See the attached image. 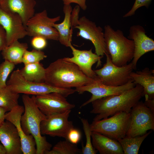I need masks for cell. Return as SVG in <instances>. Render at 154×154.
Returning a JSON list of instances; mask_svg holds the SVG:
<instances>
[{
    "label": "cell",
    "instance_id": "1",
    "mask_svg": "<svg viewBox=\"0 0 154 154\" xmlns=\"http://www.w3.org/2000/svg\"><path fill=\"white\" fill-rule=\"evenodd\" d=\"M99 81L86 76L75 64L58 59L46 68L45 82L58 88L70 89Z\"/></svg>",
    "mask_w": 154,
    "mask_h": 154
},
{
    "label": "cell",
    "instance_id": "2",
    "mask_svg": "<svg viewBox=\"0 0 154 154\" xmlns=\"http://www.w3.org/2000/svg\"><path fill=\"white\" fill-rule=\"evenodd\" d=\"M142 86L136 84L133 88L118 95L103 97L91 103V114H96V121L106 118L121 112H130L132 108L143 96Z\"/></svg>",
    "mask_w": 154,
    "mask_h": 154
},
{
    "label": "cell",
    "instance_id": "3",
    "mask_svg": "<svg viewBox=\"0 0 154 154\" xmlns=\"http://www.w3.org/2000/svg\"><path fill=\"white\" fill-rule=\"evenodd\" d=\"M34 97L35 95L31 97L26 94L22 96L25 110L21 117V125L26 135H31L34 138L36 142V154H44L51 149L52 145L41 134L40 123L47 116L38 108Z\"/></svg>",
    "mask_w": 154,
    "mask_h": 154
},
{
    "label": "cell",
    "instance_id": "4",
    "mask_svg": "<svg viewBox=\"0 0 154 154\" xmlns=\"http://www.w3.org/2000/svg\"><path fill=\"white\" fill-rule=\"evenodd\" d=\"M104 38L107 54L115 65H125L133 58V41L125 37L121 30H115L110 25L104 27Z\"/></svg>",
    "mask_w": 154,
    "mask_h": 154
},
{
    "label": "cell",
    "instance_id": "5",
    "mask_svg": "<svg viewBox=\"0 0 154 154\" xmlns=\"http://www.w3.org/2000/svg\"><path fill=\"white\" fill-rule=\"evenodd\" d=\"M7 84V87L10 90L19 94L37 96L56 92L66 97L75 92V90L72 88H58L45 82L37 83L28 80L21 75L19 69L12 72Z\"/></svg>",
    "mask_w": 154,
    "mask_h": 154
},
{
    "label": "cell",
    "instance_id": "6",
    "mask_svg": "<svg viewBox=\"0 0 154 154\" xmlns=\"http://www.w3.org/2000/svg\"><path fill=\"white\" fill-rule=\"evenodd\" d=\"M131 116L130 112H120L109 118L93 121L90 124V129L117 141L126 136Z\"/></svg>",
    "mask_w": 154,
    "mask_h": 154
},
{
    "label": "cell",
    "instance_id": "7",
    "mask_svg": "<svg viewBox=\"0 0 154 154\" xmlns=\"http://www.w3.org/2000/svg\"><path fill=\"white\" fill-rule=\"evenodd\" d=\"M106 62L103 67L94 71L99 81L108 85L118 86L125 84L132 80L130 74L134 70L131 62L122 66H117L112 62L110 55L106 53Z\"/></svg>",
    "mask_w": 154,
    "mask_h": 154
},
{
    "label": "cell",
    "instance_id": "8",
    "mask_svg": "<svg viewBox=\"0 0 154 154\" xmlns=\"http://www.w3.org/2000/svg\"><path fill=\"white\" fill-rule=\"evenodd\" d=\"M131 120L126 136L143 135L149 130H154V111L139 101L132 108Z\"/></svg>",
    "mask_w": 154,
    "mask_h": 154
},
{
    "label": "cell",
    "instance_id": "9",
    "mask_svg": "<svg viewBox=\"0 0 154 154\" xmlns=\"http://www.w3.org/2000/svg\"><path fill=\"white\" fill-rule=\"evenodd\" d=\"M60 18V16L49 17L46 10L35 14L25 26L27 36L32 37L40 36L47 40H58V32L53 25L59 21Z\"/></svg>",
    "mask_w": 154,
    "mask_h": 154
},
{
    "label": "cell",
    "instance_id": "10",
    "mask_svg": "<svg viewBox=\"0 0 154 154\" xmlns=\"http://www.w3.org/2000/svg\"><path fill=\"white\" fill-rule=\"evenodd\" d=\"M73 28L78 29L77 36L90 40L94 45L95 53L103 57L107 53L102 29L85 16L79 19Z\"/></svg>",
    "mask_w": 154,
    "mask_h": 154
},
{
    "label": "cell",
    "instance_id": "11",
    "mask_svg": "<svg viewBox=\"0 0 154 154\" xmlns=\"http://www.w3.org/2000/svg\"><path fill=\"white\" fill-rule=\"evenodd\" d=\"M71 110L48 116L42 121L40 130L42 135L57 136L66 139L69 131L74 128L72 121L68 120Z\"/></svg>",
    "mask_w": 154,
    "mask_h": 154
},
{
    "label": "cell",
    "instance_id": "12",
    "mask_svg": "<svg viewBox=\"0 0 154 154\" xmlns=\"http://www.w3.org/2000/svg\"><path fill=\"white\" fill-rule=\"evenodd\" d=\"M135 85L132 80L125 84L118 86L106 85L100 81H96L76 88L75 90L76 92L80 94L88 92L92 94L90 98L80 106V108H82L96 100L104 97L120 94L133 88Z\"/></svg>",
    "mask_w": 154,
    "mask_h": 154
},
{
    "label": "cell",
    "instance_id": "13",
    "mask_svg": "<svg viewBox=\"0 0 154 154\" xmlns=\"http://www.w3.org/2000/svg\"><path fill=\"white\" fill-rule=\"evenodd\" d=\"M65 97L58 92L35 95L38 108L46 116L63 113L71 110L75 105L68 102Z\"/></svg>",
    "mask_w": 154,
    "mask_h": 154
},
{
    "label": "cell",
    "instance_id": "14",
    "mask_svg": "<svg viewBox=\"0 0 154 154\" xmlns=\"http://www.w3.org/2000/svg\"><path fill=\"white\" fill-rule=\"evenodd\" d=\"M0 25L7 35V46L16 40L27 36L22 21L17 13L6 11L0 6Z\"/></svg>",
    "mask_w": 154,
    "mask_h": 154
},
{
    "label": "cell",
    "instance_id": "15",
    "mask_svg": "<svg viewBox=\"0 0 154 154\" xmlns=\"http://www.w3.org/2000/svg\"><path fill=\"white\" fill-rule=\"evenodd\" d=\"M69 47L72 50L73 56L71 58L65 57L63 58L75 64L87 76L99 81L92 67L96 62L97 67L100 66L101 59L102 57L93 53L92 49L89 50H80L75 48L72 44Z\"/></svg>",
    "mask_w": 154,
    "mask_h": 154
},
{
    "label": "cell",
    "instance_id": "16",
    "mask_svg": "<svg viewBox=\"0 0 154 154\" xmlns=\"http://www.w3.org/2000/svg\"><path fill=\"white\" fill-rule=\"evenodd\" d=\"M128 38L134 42V53L131 62L135 70L140 58L145 54L154 50V41L146 34L144 28L139 25L130 27Z\"/></svg>",
    "mask_w": 154,
    "mask_h": 154
},
{
    "label": "cell",
    "instance_id": "17",
    "mask_svg": "<svg viewBox=\"0 0 154 154\" xmlns=\"http://www.w3.org/2000/svg\"><path fill=\"white\" fill-rule=\"evenodd\" d=\"M24 110L23 106L19 105L6 113L5 119L16 127L21 138L23 154H36V142L34 138L31 135H26L21 127V118Z\"/></svg>",
    "mask_w": 154,
    "mask_h": 154
},
{
    "label": "cell",
    "instance_id": "18",
    "mask_svg": "<svg viewBox=\"0 0 154 154\" xmlns=\"http://www.w3.org/2000/svg\"><path fill=\"white\" fill-rule=\"evenodd\" d=\"M0 141L6 154H23L21 138L15 126L6 120L0 126Z\"/></svg>",
    "mask_w": 154,
    "mask_h": 154
},
{
    "label": "cell",
    "instance_id": "19",
    "mask_svg": "<svg viewBox=\"0 0 154 154\" xmlns=\"http://www.w3.org/2000/svg\"><path fill=\"white\" fill-rule=\"evenodd\" d=\"M35 0H3L0 6L4 10L17 13L25 27L29 20L35 14Z\"/></svg>",
    "mask_w": 154,
    "mask_h": 154
},
{
    "label": "cell",
    "instance_id": "20",
    "mask_svg": "<svg viewBox=\"0 0 154 154\" xmlns=\"http://www.w3.org/2000/svg\"><path fill=\"white\" fill-rule=\"evenodd\" d=\"M92 146L100 154H123L122 147L116 140L100 133L92 131Z\"/></svg>",
    "mask_w": 154,
    "mask_h": 154
},
{
    "label": "cell",
    "instance_id": "21",
    "mask_svg": "<svg viewBox=\"0 0 154 154\" xmlns=\"http://www.w3.org/2000/svg\"><path fill=\"white\" fill-rule=\"evenodd\" d=\"M130 77L135 84H138L143 88L145 97L150 99H154V70L145 68L135 72L132 71Z\"/></svg>",
    "mask_w": 154,
    "mask_h": 154
},
{
    "label": "cell",
    "instance_id": "22",
    "mask_svg": "<svg viewBox=\"0 0 154 154\" xmlns=\"http://www.w3.org/2000/svg\"><path fill=\"white\" fill-rule=\"evenodd\" d=\"M72 10L70 4L64 5V20L60 23H55L53 25V27L56 29L58 34V41L61 44L66 47H69L72 44L73 30L71 21V15Z\"/></svg>",
    "mask_w": 154,
    "mask_h": 154
},
{
    "label": "cell",
    "instance_id": "23",
    "mask_svg": "<svg viewBox=\"0 0 154 154\" xmlns=\"http://www.w3.org/2000/svg\"><path fill=\"white\" fill-rule=\"evenodd\" d=\"M28 48L27 43L16 40L2 50L1 54L5 60L16 65L22 63L23 54Z\"/></svg>",
    "mask_w": 154,
    "mask_h": 154
},
{
    "label": "cell",
    "instance_id": "24",
    "mask_svg": "<svg viewBox=\"0 0 154 154\" xmlns=\"http://www.w3.org/2000/svg\"><path fill=\"white\" fill-rule=\"evenodd\" d=\"M20 71L21 75L28 80L37 83L45 82L46 68L40 62L24 64Z\"/></svg>",
    "mask_w": 154,
    "mask_h": 154
},
{
    "label": "cell",
    "instance_id": "25",
    "mask_svg": "<svg viewBox=\"0 0 154 154\" xmlns=\"http://www.w3.org/2000/svg\"><path fill=\"white\" fill-rule=\"evenodd\" d=\"M152 132L151 130L146 133L134 137L126 136L118 139L122 148L123 154H137L140 147L144 139Z\"/></svg>",
    "mask_w": 154,
    "mask_h": 154
},
{
    "label": "cell",
    "instance_id": "26",
    "mask_svg": "<svg viewBox=\"0 0 154 154\" xmlns=\"http://www.w3.org/2000/svg\"><path fill=\"white\" fill-rule=\"evenodd\" d=\"M19 94L14 92L7 86L0 88V107L9 111L19 105Z\"/></svg>",
    "mask_w": 154,
    "mask_h": 154
},
{
    "label": "cell",
    "instance_id": "27",
    "mask_svg": "<svg viewBox=\"0 0 154 154\" xmlns=\"http://www.w3.org/2000/svg\"><path fill=\"white\" fill-rule=\"evenodd\" d=\"M81 153V150L76 144L72 143L66 140L58 142L51 150L44 154H78Z\"/></svg>",
    "mask_w": 154,
    "mask_h": 154
},
{
    "label": "cell",
    "instance_id": "28",
    "mask_svg": "<svg viewBox=\"0 0 154 154\" xmlns=\"http://www.w3.org/2000/svg\"><path fill=\"white\" fill-rule=\"evenodd\" d=\"M86 138V143L82 146L81 153L83 154H96L97 151L93 147L91 141V131L90 124L88 120L84 118H80Z\"/></svg>",
    "mask_w": 154,
    "mask_h": 154
},
{
    "label": "cell",
    "instance_id": "29",
    "mask_svg": "<svg viewBox=\"0 0 154 154\" xmlns=\"http://www.w3.org/2000/svg\"><path fill=\"white\" fill-rule=\"evenodd\" d=\"M47 57L45 53L41 50L35 49L30 51L27 50L23 54L22 63L25 64L40 62Z\"/></svg>",
    "mask_w": 154,
    "mask_h": 154
},
{
    "label": "cell",
    "instance_id": "30",
    "mask_svg": "<svg viewBox=\"0 0 154 154\" xmlns=\"http://www.w3.org/2000/svg\"><path fill=\"white\" fill-rule=\"evenodd\" d=\"M15 65L6 60L0 65V88L7 86V80L15 67Z\"/></svg>",
    "mask_w": 154,
    "mask_h": 154
},
{
    "label": "cell",
    "instance_id": "31",
    "mask_svg": "<svg viewBox=\"0 0 154 154\" xmlns=\"http://www.w3.org/2000/svg\"><path fill=\"white\" fill-rule=\"evenodd\" d=\"M152 0H135L131 9L123 16L127 17L133 15L136 11L139 8L145 6L148 8Z\"/></svg>",
    "mask_w": 154,
    "mask_h": 154
},
{
    "label": "cell",
    "instance_id": "32",
    "mask_svg": "<svg viewBox=\"0 0 154 154\" xmlns=\"http://www.w3.org/2000/svg\"><path fill=\"white\" fill-rule=\"evenodd\" d=\"M47 40L46 39L41 36H34L31 40V45L34 49L41 50L46 46Z\"/></svg>",
    "mask_w": 154,
    "mask_h": 154
},
{
    "label": "cell",
    "instance_id": "33",
    "mask_svg": "<svg viewBox=\"0 0 154 154\" xmlns=\"http://www.w3.org/2000/svg\"><path fill=\"white\" fill-rule=\"evenodd\" d=\"M81 137V134L80 131L74 127L69 131L66 140L72 143L77 144L80 141Z\"/></svg>",
    "mask_w": 154,
    "mask_h": 154
},
{
    "label": "cell",
    "instance_id": "34",
    "mask_svg": "<svg viewBox=\"0 0 154 154\" xmlns=\"http://www.w3.org/2000/svg\"><path fill=\"white\" fill-rule=\"evenodd\" d=\"M7 46L6 32L0 25V51L1 52Z\"/></svg>",
    "mask_w": 154,
    "mask_h": 154
},
{
    "label": "cell",
    "instance_id": "35",
    "mask_svg": "<svg viewBox=\"0 0 154 154\" xmlns=\"http://www.w3.org/2000/svg\"><path fill=\"white\" fill-rule=\"evenodd\" d=\"M64 5L70 4L72 3L78 5L83 10H86L87 8L86 4V0H62Z\"/></svg>",
    "mask_w": 154,
    "mask_h": 154
},
{
    "label": "cell",
    "instance_id": "36",
    "mask_svg": "<svg viewBox=\"0 0 154 154\" xmlns=\"http://www.w3.org/2000/svg\"><path fill=\"white\" fill-rule=\"evenodd\" d=\"M145 101L144 102L145 105L154 111V99H150L147 97H145Z\"/></svg>",
    "mask_w": 154,
    "mask_h": 154
},
{
    "label": "cell",
    "instance_id": "37",
    "mask_svg": "<svg viewBox=\"0 0 154 154\" xmlns=\"http://www.w3.org/2000/svg\"><path fill=\"white\" fill-rule=\"evenodd\" d=\"M7 112L5 108L0 107V126L5 121V115Z\"/></svg>",
    "mask_w": 154,
    "mask_h": 154
},
{
    "label": "cell",
    "instance_id": "38",
    "mask_svg": "<svg viewBox=\"0 0 154 154\" xmlns=\"http://www.w3.org/2000/svg\"><path fill=\"white\" fill-rule=\"evenodd\" d=\"M0 154H6V150L2 145L0 143Z\"/></svg>",
    "mask_w": 154,
    "mask_h": 154
},
{
    "label": "cell",
    "instance_id": "39",
    "mask_svg": "<svg viewBox=\"0 0 154 154\" xmlns=\"http://www.w3.org/2000/svg\"><path fill=\"white\" fill-rule=\"evenodd\" d=\"M3 1V0H0V4Z\"/></svg>",
    "mask_w": 154,
    "mask_h": 154
},
{
    "label": "cell",
    "instance_id": "40",
    "mask_svg": "<svg viewBox=\"0 0 154 154\" xmlns=\"http://www.w3.org/2000/svg\"><path fill=\"white\" fill-rule=\"evenodd\" d=\"M0 52L1 51H0Z\"/></svg>",
    "mask_w": 154,
    "mask_h": 154
},
{
    "label": "cell",
    "instance_id": "41",
    "mask_svg": "<svg viewBox=\"0 0 154 154\" xmlns=\"http://www.w3.org/2000/svg\"></svg>",
    "mask_w": 154,
    "mask_h": 154
}]
</instances>
